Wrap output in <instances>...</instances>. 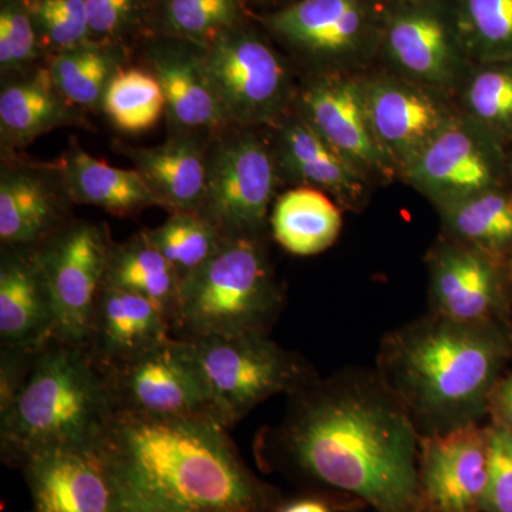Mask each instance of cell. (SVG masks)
<instances>
[{
  "instance_id": "obj_14",
  "label": "cell",
  "mask_w": 512,
  "mask_h": 512,
  "mask_svg": "<svg viewBox=\"0 0 512 512\" xmlns=\"http://www.w3.org/2000/svg\"><path fill=\"white\" fill-rule=\"evenodd\" d=\"M353 72L316 73L301 94L302 117L367 180L400 175L370 119L365 83Z\"/></svg>"
},
{
  "instance_id": "obj_9",
  "label": "cell",
  "mask_w": 512,
  "mask_h": 512,
  "mask_svg": "<svg viewBox=\"0 0 512 512\" xmlns=\"http://www.w3.org/2000/svg\"><path fill=\"white\" fill-rule=\"evenodd\" d=\"M201 66L227 121L272 123L291 101L288 67L252 30L239 26L204 47Z\"/></svg>"
},
{
  "instance_id": "obj_7",
  "label": "cell",
  "mask_w": 512,
  "mask_h": 512,
  "mask_svg": "<svg viewBox=\"0 0 512 512\" xmlns=\"http://www.w3.org/2000/svg\"><path fill=\"white\" fill-rule=\"evenodd\" d=\"M390 0H292L264 28L316 72H353L379 57Z\"/></svg>"
},
{
  "instance_id": "obj_2",
  "label": "cell",
  "mask_w": 512,
  "mask_h": 512,
  "mask_svg": "<svg viewBox=\"0 0 512 512\" xmlns=\"http://www.w3.org/2000/svg\"><path fill=\"white\" fill-rule=\"evenodd\" d=\"M92 454L113 512H276L282 504L211 417L114 413Z\"/></svg>"
},
{
  "instance_id": "obj_10",
  "label": "cell",
  "mask_w": 512,
  "mask_h": 512,
  "mask_svg": "<svg viewBox=\"0 0 512 512\" xmlns=\"http://www.w3.org/2000/svg\"><path fill=\"white\" fill-rule=\"evenodd\" d=\"M402 178L441 210L510 184L508 146L460 111Z\"/></svg>"
},
{
  "instance_id": "obj_4",
  "label": "cell",
  "mask_w": 512,
  "mask_h": 512,
  "mask_svg": "<svg viewBox=\"0 0 512 512\" xmlns=\"http://www.w3.org/2000/svg\"><path fill=\"white\" fill-rule=\"evenodd\" d=\"M114 413L103 367L84 346L52 340L0 413L3 460L22 468L50 451L92 453Z\"/></svg>"
},
{
  "instance_id": "obj_34",
  "label": "cell",
  "mask_w": 512,
  "mask_h": 512,
  "mask_svg": "<svg viewBox=\"0 0 512 512\" xmlns=\"http://www.w3.org/2000/svg\"><path fill=\"white\" fill-rule=\"evenodd\" d=\"M146 234L181 279L217 254L225 241L210 222L191 212H174L165 224Z\"/></svg>"
},
{
  "instance_id": "obj_22",
  "label": "cell",
  "mask_w": 512,
  "mask_h": 512,
  "mask_svg": "<svg viewBox=\"0 0 512 512\" xmlns=\"http://www.w3.org/2000/svg\"><path fill=\"white\" fill-rule=\"evenodd\" d=\"M64 187L73 201L94 205L117 217L161 205L137 170H123L74 147L60 160Z\"/></svg>"
},
{
  "instance_id": "obj_37",
  "label": "cell",
  "mask_w": 512,
  "mask_h": 512,
  "mask_svg": "<svg viewBox=\"0 0 512 512\" xmlns=\"http://www.w3.org/2000/svg\"><path fill=\"white\" fill-rule=\"evenodd\" d=\"M37 32L29 6L22 0H6L0 10V66L16 70L36 59Z\"/></svg>"
},
{
  "instance_id": "obj_46",
  "label": "cell",
  "mask_w": 512,
  "mask_h": 512,
  "mask_svg": "<svg viewBox=\"0 0 512 512\" xmlns=\"http://www.w3.org/2000/svg\"><path fill=\"white\" fill-rule=\"evenodd\" d=\"M22 2H30V0H22Z\"/></svg>"
},
{
  "instance_id": "obj_24",
  "label": "cell",
  "mask_w": 512,
  "mask_h": 512,
  "mask_svg": "<svg viewBox=\"0 0 512 512\" xmlns=\"http://www.w3.org/2000/svg\"><path fill=\"white\" fill-rule=\"evenodd\" d=\"M271 227L275 241L291 254L318 255L338 241L342 214L328 194L302 185L276 201Z\"/></svg>"
},
{
  "instance_id": "obj_5",
  "label": "cell",
  "mask_w": 512,
  "mask_h": 512,
  "mask_svg": "<svg viewBox=\"0 0 512 512\" xmlns=\"http://www.w3.org/2000/svg\"><path fill=\"white\" fill-rule=\"evenodd\" d=\"M284 293L261 238H225L211 259L181 279V338L269 336Z\"/></svg>"
},
{
  "instance_id": "obj_33",
  "label": "cell",
  "mask_w": 512,
  "mask_h": 512,
  "mask_svg": "<svg viewBox=\"0 0 512 512\" xmlns=\"http://www.w3.org/2000/svg\"><path fill=\"white\" fill-rule=\"evenodd\" d=\"M474 63L512 59V0H454Z\"/></svg>"
},
{
  "instance_id": "obj_18",
  "label": "cell",
  "mask_w": 512,
  "mask_h": 512,
  "mask_svg": "<svg viewBox=\"0 0 512 512\" xmlns=\"http://www.w3.org/2000/svg\"><path fill=\"white\" fill-rule=\"evenodd\" d=\"M56 339V316L35 248H18L0 266V340L40 352Z\"/></svg>"
},
{
  "instance_id": "obj_25",
  "label": "cell",
  "mask_w": 512,
  "mask_h": 512,
  "mask_svg": "<svg viewBox=\"0 0 512 512\" xmlns=\"http://www.w3.org/2000/svg\"><path fill=\"white\" fill-rule=\"evenodd\" d=\"M104 285L144 296L156 303L177 329L181 276L165 259L146 231L111 248Z\"/></svg>"
},
{
  "instance_id": "obj_29",
  "label": "cell",
  "mask_w": 512,
  "mask_h": 512,
  "mask_svg": "<svg viewBox=\"0 0 512 512\" xmlns=\"http://www.w3.org/2000/svg\"><path fill=\"white\" fill-rule=\"evenodd\" d=\"M67 101L57 90L49 72L6 87L0 96V124L3 134L16 143H28L40 134L69 120Z\"/></svg>"
},
{
  "instance_id": "obj_44",
  "label": "cell",
  "mask_w": 512,
  "mask_h": 512,
  "mask_svg": "<svg viewBox=\"0 0 512 512\" xmlns=\"http://www.w3.org/2000/svg\"><path fill=\"white\" fill-rule=\"evenodd\" d=\"M508 171H510V181L512 184V144L508 147Z\"/></svg>"
},
{
  "instance_id": "obj_3",
  "label": "cell",
  "mask_w": 512,
  "mask_h": 512,
  "mask_svg": "<svg viewBox=\"0 0 512 512\" xmlns=\"http://www.w3.org/2000/svg\"><path fill=\"white\" fill-rule=\"evenodd\" d=\"M511 359L507 322H458L427 312L384 336L376 372L421 436H433L478 423Z\"/></svg>"
},
{
  "instance_id": "obj_40",
  "label": "cell",
  "mask_w": 512,
  "mask_h": 512,
  "mask_svg": "<svg viewBox=\"0 0 512 512\" xmlns=\"http://www.w3.org/2000/svg\"><path fill=\"white\" fill-rule=\"evenodd\" d=\"M42 352V350H40ZM40 352L2 346L0 355V413L5 412L26 383Z\"/></svg>"
},
{
  "instance_id": "obj_17",
  "label": "cell",
  "mask_w": 512,
  "mask_h": 512,
  "mask_svg": "<svg viewBox=\"0 0 512 512\" xmlns=\"http://www.w3.org/2000/svg\"><path fill=\"white\" fill-rule=\"evenodd\" d=\"M420 481L426 512H483L488 427L473 423L421 437Z\"/></svg>"
},
{
  "instance_id": "obj_19",
  "label": "cell",
  "mask_w": 512,
  "mask_h": 512,
  "mask_svg": "<svg viewBox=\"0 0 512 512\" xmlns=\"http://www.w3.org/2000/svg\"><path fill=\"white\" fill-rule=\"evenodd\" d=\"M173 325L164 312L144 296L104 285L87 352L106 369L173 338Z\"/></svg>"
},
{
  "instance_id": "obj_15",
  "label": "cell",
  "mask_w": 512,
  "mask_h": 512,
  "mask_svg": "<svg viewBox=\"0 0 512 512\" xmlns=\"http://www.w3.org/2000/svg\"><path fill=\"white\" fill-rule=\"evenodd\" d=\"M427 266L430 313L458 322H507L512 296L503 262L443 235Z\"/></svg>"
},
{
  "instance_id": "obj_43",
  "label": "cell",
  "mask_w": 512,
  "mask_h": 512,
  "mask_svg": "<svg viewBox=\"0 0 512 512\" xmlns=\"http://www.w3.org/2000/svg\"><path fill=\"white\" fill-rule=\"evenodd\" d=\"M505 272H507L508 286H510L512 296V256L507 262H505Z\"/></svg>"
},
{
  "instance_id": "obj_12",
  "label": "cell",
  "mask_w": 512,
  "mask_h": 512,
  "mask_svg": "<svg viewBox=\"0 0 512 512\" xmlns=\"http://www.w3.org/2000/svg\"><path fill=\"white\" fill-rule=\"evenodd\" d=\"M56 316V340L86 348L111 248L96 225L63 228L35 248Z\"/></svg>"
},
{
  "instance_id": "obj_20",
  "label": "cell",
  "mask_w": 512,
  "mask_h": 512,
  "mask_svg": "<svg viewBox=\"0 0 512 512\" xmlns=\"http://www.w3.org/2000/svg\"><path fill=\"white\" fill-rule=\"evenodd\" d=\"M278 161L289 177L325 192L339 207L360 211L366 204L370 181L302 116L279 131Z\"/></svg>"
},
{
  "instance_id": "obj_6",
  "label": "cell",
  "mask_w": 512,
  "mask_h": 512,
  "mask_svg": "<svg viewBox=\"0 0 512 512\" xmlns=\"http://www.w3.org/2000/svg\"><path fill=\"white\" fill-rule=\"evenodd\" d=\"M181 339L200 373L212 417L227 429L272 396H289L319 377L302 356L269 336Z\"/></svg>"
},
{
  "instance_id": "obj_8",
  "label": "cell",
  "mask_w": 512,
  "mask_h": 512,
  "mask_svg": "<svg viewBox=\"0 0 512 512\" xmlns=\"http://www.w3.org/2000/svg\"><path fill=\"white\" fill-rule=\"evenodd\" d=\"M379 57L397 76L441 93L460 89L474 66L454 0H390Z\"/></svg>"
},
{
  "instance_id": "obj_27",
  "label": "cell",
  "mask_w": 512,
  "mask_h": 512,
  "mask_svg": "<svg viewBox=\"0 0 512 512\" xmlns=\"http://www.w3.org/2000/svg\"><path fill=\"white\" fill-rule=\"evenodd\" d=\"M60 210L40 178L12 173L0 183V239L9 248H37L55 237Z\"/></svg>"
},
{
  "instance_id": "obj_39",
  "label": "cell",
  "mask_w": 512,
  "mask_h": 512,
  "mask_svg": "<svg viewBox=\"0 0 512 512\" xmlns=\"http://www.w3.org/2000/svg\"><path fill=\"white\" fill-rule=\"evenodd\" d=\"M90 36L109 39L120 36L136 18L140 0H84Z\"/></svg>"
},
{
  "instance_id": "obj_11",
  "label": "cell",
  "mask_w": 512,
  "mask_h": 512,
  "mask_svg": "<svg viewBox=\"0 0 512 512\" xmlns=\"http://www.w3.org/2000/svg\"><path fill=\"white\" fill-rule=\"evenodd\" d=\"M275 161L252 134L221 141L207 158L198 215L224 238H261L275 192Z\"/></svg>"
},
{
  "instance_id": "obj_42",
  "label": "cell",
  "mask_w": 512,
  "mask_h": 512,
  "mask_svg": "<svg viewBox=\"0 0 512 512\" xmlns=\"http://www.w3.org/2000/svg\"><path fill=\"white\" fill-rule=\"evenodd\" d=\"M335 508V505L325 498L312 495L293 500L291 503H282L276 512H335Z\"/></svg>"
},
{
  "instance_id": "obj_31",
  "label": "cell",
  "mask_w": 512,
  "mask_h": 512,
  "mask_svg": "<svg viewBox=\"0 0 512 512\" xmlns=\"http://www.w3.org/2000/svg\"><path fill=\"white\" fill-rule=\"evenodd\" d=\"M117 70L119 60L113 50L84 43L60 53L53 60L50 74L57 90L69 103L96 107L103 101L111 77Z\"/></svg>"
},
{
  "instance_id": "obj_28",
  "label": "cell",
  "mask_w": 512,
  "mask_h": 512,
  "mask_svg": "<svg viewBox=\"0 0 512 512\" xmlns=\"http://www.w3.org/2000/svg\"><path fill=\"white\" fill-rule=\"evenodd\" d=\"M443 235L497 261L512 256V184L439 210Z\"/></svg>"
},
{
  "instance_id": "obj_23",
  "label": "cell",
  "mask_w": 512,
  "mask_h": 512,
  "mask_svg": "<svg viewBox=\"0 0 512 512\" xmlns=\"http://www.w3.org/2000/svg\"><path fill=\"white\" fill-rule=\"evenodd\" d=\"M136 170L163 207L198 214L207 183V156L192 138L130 151Z\"/></svg>"
},
{
  "instance_id": "obj_35",
  "label": "cell",
  "mask_w": 512,
  "mask_h": 512,
  "mask_svg": "<svg viewBox=\"0 0 512 512\" xmlns=\"http://www.w3.org/2000/svg\"><path fill=\"white\" fill-rule=\"evenodd\" d=\"M165 23L175 35L202 47L239 28L238 0H168Z\"/></svg>"
},
{
  "instance_id": "obj_41",
  "label": "cell",
  "mask_w": 512,
  "mask_h": 512,
  "mask_svg": "<svg viewBox=\"0 0 512 512\" xmlns=\"http://www.w3.org/2000/svg\"><path fill=\"white\" fill-rule=\"evenodd\" d=\"M488 413L493 421L503 424L512 433V369L505 373L491 394Z\"/></svg>"
},
{
  "instance_id": "obj_36",
  "label": "cell",
  "mask_w": 512,
  "mask_h": 512,
  "mask_svg": "<svg viewBox=\"0 0 512 512\" xmlns=\"http://www.w3.org/2000/svg\"><path fill=\"white\" fill-rule=\"evenodd\" d=\"M28 6L36 32L62 52L84 45L90 36L84 0H30Z\"/></svg>"
},
{
  "instance_id": "obj_16",
  "label": "cell",
  "mask_w": 512,
  "mask_h": 512,
  "mask_svg": "<svg viewBox=\"0 0 512 512\" xmlns=\"http://www.w3.org/2000/svg\"><path fill=\"white\" fill-rule=\"evenodd\" d=\"M370 119L400 177L460 111L443 93L390 73L363 79Z\"/></svg>"
},
{
  "instance_id": "obj_1",
  "label": "cell",
  "mask_w": 512,
  "mask_h": 512,
  "mask_svg": "<svg viewBox=\"0 0 512 512\" xmlns=\"http://www.w3.org/2000/svg\"><path fill=\"white\" fill-rule=\"evenodd\" d=\"M285 416L259 431L255 454L333 505L426 512L421 434L376 369L349 367L289 394Z\"/></svg>"
},
{
  "instance_id": "obj_13",
  "label": "cell",
  "mask_w": 512,
  "mask_h": 512,
  "mask_svg": "<svg viewBox=\"0 0 512 512\" xmlns=\"http://www.w3.org/2000/svg\"><path fill=\"white\" fill-rule=\"evenodd\" d=\"M116 413L211 417L200 373L181 338L104 369Z\"/></svg>"
},
{
  "instance_id": "obj_30",
  "label": "cell",
  "mask_w": 512,
  "mask_h": 512,
  "mask_svg": "<svg viewBox=\"0 0 512 512\" xmlns=\"http://www.w3.org/2000/svg\"><path fill=\"white\" fill-rule=\"evenodd\" d=\"M461 113L512 144V59L474 63L460 87Z\"/></svg>"
},
{
  "instance_id": "obj_26",
  "label": "cell",
  "mask_w": 512,
  "mask_h": 512,
  "mask_svg": "<svg viewBox=\"0 0 512 512\" xmlns=\"http://www.w3.org/2000/svg\"><path fill=\"white\" fill-rule=\"evenodd\" d=\"M153 74L165 97V110L175 126L195 130L227 123L201 66V56L160 50L151 57Z\"/></svg>"
},
{
  "instance_id": "obj_38",
  "label": "cell",
  "mask_w": 512,
  "mask_h": 512,
  "mask_svg": "<svg viewBox=\"0 0 512 512\" xmlns=\"http://www.w3.org/2000/svg\"><path fill=\"white\" fill-rule=\"evenodd\" d=\"M488 427V483L483 512H512V433L493 421Z\"/></svg>"
},
{
  "instance_id": "obj_21",
  "label": "cell",
  "mask_w": 512,
  "mask_h": 512,
  "mask_svg": "<svg viewBox=\"0 0 512 512\" xmlns=\"http://www.w3.org/2000/svg\"><path fill=\"white\" fill-rule=\"evenodd\" d=\"M22 470L33 512H113L110 485L92 453L50 451Z\"/></svg>"
},
{
  "instance_id": "obj_32",
  "label": "cell",
  "mask_w": 512,
  "mask_h": 512,
  "mask_svg": "<svg viewBox=\"0 0 512 512\" xmlns=\"http://www.w3.org/2000/svg\"><path fill=\"white\" fill-rule=\"evenodd\" d=\"M104 111L120 130L141 133L156 126L165 110V97L157 77L147 70H117L103 101Z\"/></svg>"
},
{
  "instance_id": "obj_45",
  "label": "cell",
  "mask_w": 512,
  "mask_h": 512,
  "mask_svg": "<svg viewBox=\"0 0 512 512\" xmlns=\"http://www.w3.org/2000/svg\"><path fill=\"white\" fill-rule=\"evenodd\" d=\"M272 2H276L279 6H282L286 5V3L292 2V0H272Z\"/></svg>"
}]
</instances>
